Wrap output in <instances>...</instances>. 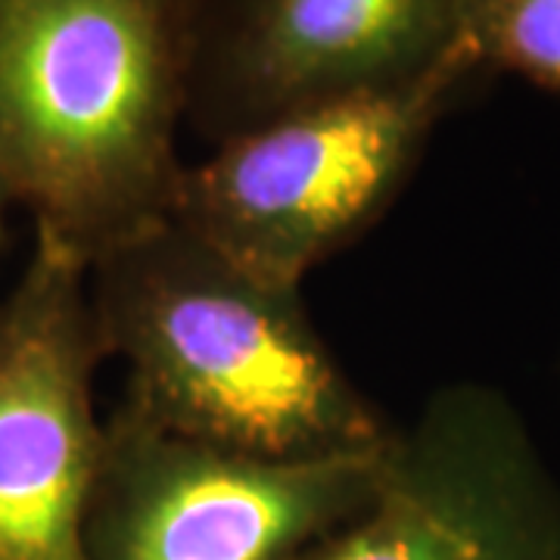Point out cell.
Masks as SVG:
<instances>
[{
    "instance_id": "5b68a950",
    "label": "cell",
    "mask_w": 560,
    "mask_h": 560,
    "mask_svg": "<svg viewBox=\"0 0 560 560\" xmlns=\"http://www.w3.org/2000/svg\"><path fill=\"white\" fill-rule=\"evenodd\" d=\"M302 560H560V482L504 393L445 383L393 427L371 501Z\"/></svg>"
},
{
    "instance_id": "6da1fadb",
    "label": "cell",
    "mask_w": 560,
    "mask_h": 560,
    "mask_svg": "<svg viewBox=\"0 0 560 560\" xmlns=\"http://www.w3.org/2000/svg\"><path fill=\"white\" fill-rule=\"evenodd\" d=\"M119 408L180 440L259 458L377 452L393 423L318 334L302 287L241 268L175 219L88 268Z\"/></svg>"
},
{
    "instance_id": "52a82bcc",
    "label": "cell",
    "mask_w": 560,
    "mask_h": 560,
    "mask_svg": "<svg viewBox=\"0 0 560 560\" xmlns=\"http://www.w3.org/2000/svg\"><path fill=\"white\" fill-rule=\"evenodd\" d=\"M103 361L88 268L35 237L0 296V560H88Z\"/></svg>"
},
{
    "instance_id": "ba28073f",
    "label": "cell",
    "mask_w": 560,
    "mask_h": 560,
    "mask_svg": "<svg viewBox=\"0 0 560 560\" xmlns=\"http://www.w3.org/2000/svg\"><path fill=\"white\" fill-rule=\"evenodd\" d=\"M467 35L486 72H514L560 97V0H477Z\"/></svg>"
},
{
    "instance_id": "3957f363",
    "label": "cell",
    "mask_w": 560,
    "mask_h": 560,
    "mask_svg": "<svg viewBox=\"0 0 560 560\" xmlns=\"http://www.w3.org/2000/svg\"><path fill=\"white\" fill-rule=\"evenodd\" d=\"M486 75L467 38L433 69L287 113L187 162L172 219L241 268L302 287L383 219L448 109Z\"/></svg>"
},
{
    "instance_id": "8992f818",
    "label": "cell",
    "mask_w": 560,
    "mask_h": 560,
    "mask_svg": "<svg viewBox=\"0 0 560 560\" xmlns=\"http://www.w3.org/2000/svg\"><path fill=\"white\" fill-rule=\"evenodd\" d=\"M477 0H194L187 128L209 147L458 50Z\"/></svg>"
},
{
    "instance_id": "7a4b0ae2",
    "label": "cell",
    "mask_w": 560,
    "mask_h": 560,
    "mask_svg": "<svg viewBox=\"0 0 560 560\" xmlns=\"http://www.w3.org/2000/svg\"><path fill=\"white\" fill-rule=\"evenodd\" d=\"M194 0H0V180L91 268L175 215Z\"/></svg>"
},
{
    "instance_id": "277c9868",
    "label": "cell",
    "mask_w": 560,
    "mask_h": 560,
    "mask_svg": "<svg viewBox=\"0 0 560 560\" xmlns=\"http://www.w3.org/2000/svg\"><path fill=\"white\" fill-rule=\"evenodd\" d=\"M383 448L337 458H259L180 440L116 408L103 420L84 555L302 560L371 501Z\"/></svg>"
},
{
    "instance_id": "9c48e42d",
    "label": "cell",
    "mask_w": 560,
    "mask_h": 560,
    "mask_svg": "<svg viewBox=\"0 0 560 560\" xmlns=\"http://www.w3.org/2000/svg\"><path fill=\"white\" fill-rule=\"evenodd\" d=\"M10 209H13V200H10V194H7V187L0 180V259H3L7 243H10Z\"/></svg>"
}]
</instances>
